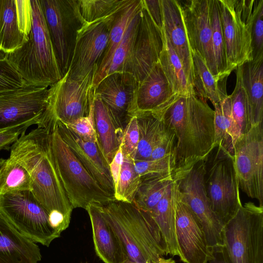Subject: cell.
<instances>
[{
	"label": "cell",
	"instance_id": "obj_12",
	"mask_svg": "<svg viewBox=\"0 0 263 263\" xmlns=\"http://www.w3.org/2000/svg\"><path fill=\"white\" fill-rule=\"evenodd\" d=\"M63 75L68 71L77 33L84 22L77 0H39Z\"/></svg>",
	"mask_w": 263,
	"mask_h": 263
},
{
	"label": "cell",
	"instance_id": "obj_40",
	"mask_svg": "<svg viewBox=\"0 0 263 263\" xmlns=\"http://www.w3.org/2000/svg\"><path fill=\"white\" fill-rule=\"evenodd\" d=\"M141 10L129 23L121 42L113 54L104 77L115 72H124L139 23Z\"/></svg>",
	"mask_w": 263,
	"mask_h": 263
},
{
	"label": "cell",
	"instance_id": "obj_55",
	"mask_svg": "<svg viewBox=\"0 0 263 263\" xmlns=\"http://www.w3.org/2000/svg\"><path fill=\"white\" fill-rule=\"evenodd\" d=\"M6 160V159H5L4 158H0V170L2 167L3 165L4 164V163H5Z\"/></svg>",
	"mask_w": 263,
	"mask_h": 263
},
{
	"label": "cell",
	"instance_id": "obj_29",
	"mask_svg": "<svg viewBox=\"0 0 263 263\" xmlns=\"http://www.w3.org/2000/svg\"><path fill=\"white\" fill-rule=\"evenodd\" d=\"M191 52L195 95L205 101L209 100L214 106L228 96L226 86L227 79L216 80L201 56L196 52Z\"/></svg>",
	"mask_w": 263,
	"mask_h": 263
},
{
	"label": "cell",
	"instance_id": "obj_43",
	"mask_svg": "<svg viewBox=\"0 0 263 263\" xmlns=\"http://www.w3.org/2000/svg\"><path fill=\"white\" fill-rule=\"evenodd\" d=\"M26 85V81L6 57L0 60V92L17 89Z\"/></svg>",
	"mask_w": 263,
	"mask_h": 263
},
{
	"label": "cell",
	"instance_id": "obj_30",
	"mask_svg": "<svg viewBox=\"0 0 263 263\" xmlns=\"http://www.w3.org/2000/svg\"><path fill=\"white\" fill-rule=\"evenodd\" d=\"M27 40L20 28L15 0H0V50L11 53Z\"/></svg>",
	"mask_w": 263,
	"mask_h": 263
},
{
	"label": "cell",
	"instance_id": "obj_31",
	"mask_svg": "<svg viewBox=\"0 0 263 263\" xmlns=\"http://www.w3.org/2000/svg\"><path fill=\"white\" fill-rule=\"evenodd\" d=\"M137 117L139 140L134 161L149 160L152 151L163 135L166 125L161 118L152 113H144Z\"/></svg>",
	"mask_w": 263,
	"mask_h": 263
},
{
	"label": "cell",
	"instance_id": "obj_46",
	"mask_svg": "<svg viewBox=\"0 0 263 263\" xmlns=\"http://www.w3.org/2000/svg\"><path fill=\"white\" fill-rule=\"evenodd\" d=\"M166 126L165 131L160 141L154 147L149 160H155L165 158L175 160V135L170 127L167 125Z\"/></svg>",
	"mask_w": 263,
	"mask_h": 263
},
{
	"label": "cell",
	"instance_id": "obj_39",
	"mask_svg": "<svg viewBox=\"0 0 263 263\" xmlns=\"http://www.w3.org/2000/svg\"><path fill=\"white\" fill-rule=\"evenodd\" d=\"M141 182V178L135 168L134 161L123 157L119 178L115 186V200L133 203Z\"/></svg>",
	"mask_w": 263,
	"mask_h": 263
},
{
	"label": "cell",
	"instance_id": "obj_9",
	"mask_svg": "<svg viewBox=\"0 0 263 263\" xmlns=\"http://www.w3.org/2000/svg\"><path fill=\"white\" fill-rule=\"evenodd\" d=\"M0 215L34 242L48 247L52 240L60 237L50 226L48 213L30 191L1 194Z\"/></svg>",
	"mask_w": 263,
	"mask_h": 263
},
{
	"label": "cell",
	"instance_id": "obj_1",
	"mask_svg": "<svg viewBox=\"0 0 263 263\" xmlns=\"http://www.w3.org/2000/svg\"><path fill=\"white\" fill-rule=\"evenodd\" d=\"M9 158L22 166L31 180V193L48 214L51 227L60 234L69 226L73 209L54 162L48 126L23 133L10 148Z\"/></svg>",
	"mask_w": 263,
	"mask_h": 263
},
{
	"label": "cell",
	"instance_id": "obj_10",
	"mask_svg": "<svg viewBox=\"0 0 263 263\" xmlns=\"http://www.w3.org/2000/svg\"><path fill=\"white\" fill-rule=\"evenodd\" d=\"M95 69L80 80L70 79L67 72L49 86L47 106L37 126L50 121L66 123L87 116L95 97Z\"/></svg>",
	"mask_w": 263,
	"mask_h": 263
},
{
	"label": "cell",
	"instance_id": "obj_52",
	"mask_svg": "<svg viewBox=\"0 0 263 263\" xmlns=\"http://www.w3.org/2000/svg\"><path fill=\"white\" fill-rule=\"evenodd\" d=\"M157 263H175V260L172 258H165L163 257L159 259Z\"/></svg>",
	"mask_w": 263,
	"mask_h": 263
},
{
	"label": "cell",
	"instance_id": "obj_27",
	"mask_svg": "<svg viewBox=\"0 0 263 263\" xmlns=\"http://www.w3.org/2000/svg\"><path fill=\"white\" fill-rule=\"evenodd\" d=\"M142 7V0H133L116 17L110 30L107 48L94 75V88L104 78L113 54L121 42L129 23Z\"/></svg>",
	"mask_w": 263,
	"mask_h": 263
},
{
	"label": "cell",
	"instance_id": "obj_18",
	"mask_svg": "<svg viewBox=\"0 0 263 263\" xmlns=\"http://www.w3.org/2000/svg\"><path fill=\"white\" fill-rule=\"evenodd\" d=\"M177 96L158 62L144 79L138 83L128 109L127 120L131 117L144 113L160 117Z\"/></svg>",
	"mask_w": 263,
	"mask_h": 263
},
{
	"label": "cell",
	"instance_id": "obj_28",
	"mask_svg": "<svg viewBox=\"0 0 263 263\" xmlns=\"http://www.w3.org/2000/svg\"><path fill=\"white\" fill-rule=\"evenodd\" d=\"M177 186L174 179L158 203L150 212L167 245L168 254L179 256L175 229Z\"/></svg>",
	"mask_w": 263,
	"mask_h": 263
},
{
	"label": "cell",
	"instance_id": "obj_38",
	"mask_svg": "<svg viewBox=\"0 0 263 263\" xmlns=\"http://www.w3.org/2000/svg\"><path fill=\"white\" fill-rule=\"evenodd\" d=\"M23 191H31L30 176L22 166L8 158L0 170V195Z\"/></svg>",
	"mask_w": 263,
	"mask_h": 263
},
{
	"label": "cell",
	"instance_id": "obj_2",
	"mask_svg": "<svg viewBox=\"0 0 263 263\" xmlns=\"http://www.w3.org/2000/svg\"><path fill=\"white\" fill-rule=\"evenodd\" d=\"M160 118L175 135V171L204 159L215 146L214 110L196 95L178 96Z\"/></svg>",
	"mask_w": 263,
	"mask_h": 263
},
{
	"label": "cell",
	"instance_id": "obj_44",
	"mask_svg": "<svg viewBox=\"0 0 263 263\" xmlns=\"http://www.w3.org/2000/svg\"><path fill=\"white\" fill-rule=\"evenodd\" d=\"M139 140V132L136 116L130 117L124 129L121 147L123 156L134 161Z\"/></svg>",
	"mask_w": 263,
	"mask_h": 263
},
{
	"label": "cell",
	"instance_id": "obj_37",
	"mask_svg": "<svg viewBox=\"0 0 263 263\" xmlns=\"http://www.w3.org/2000/svg\"><path fill=\"white\" fill-rule=\"evenodd\" d=\"M214 107V144L221 146L232 156L234 146L230 135L231 124L230 95H228Z\"/></svg>",
	"mask_w": 263,
	"mask_h": 263
},
{
	"label": "cell",
	"instance_id": "obj_20",
	"mask_svg": "<svg viewBox=\"0 0 263 263\" xmlns=\"http://www.w3.org/2000/svg\"><path fill=\"white\" fill-rule=\"evenodd\" d=\"M54 121L62 138L86 170L104 190L114 197L115 185L109 164L98 143L84 140L61 122Z\"/></svg>",
	"mask_w": 263,
	"mask_h": 263
},
{
	"label": "cell",
	"instance_id": "obj_14",
	"mask_svg": "<svg viewBox=\"0 0 263 263\" xmlns=\"http://www.w3.org/2000/svg\"><path fill=\"white\" fill-rule=\"evenodd\" d=\"M49 87L26 85L0 92V132L41 122L46 109Z\"/></svg>",
	"mask_w": 263,
	"mask_h": 263
},
{
	"label": "cell",
	"instance_id": "obj_8",
	"mask_svg": "<svg viewBox=\"0 0 263 263\" xmlns=\"http://www.w3.org/2000/svg\"><path fill=\"white\" fill-rule=\"evenodd\" d=\"M204 159L174 172L179 196L201 224L209 248L223 245L224 224L212 211L204 184Z\"/></svg>",
	"mask_w": 263,
	"mask_h": 263
},
{
	"label": "cell",
	"instance_id": "obj_24",
	"mask_svg": "<svg viewBox=\"0 0 263 263\" xmlns=\"http://www.w3.org/2000/svg\"><path fill=\"white\" fill-rule=\"evenodd\" d=\"M41 258L38 246L0 215V263H37Z\"/></svg>",
	"mask_w": 263,
	"mask_h": 263
},
{
	"label": "cell",
	"instance_id": "obj_56",
	"mask_svg": "<svg viewBox=\"0 0 263 263\" xmlns=\"http://www.w3.org/2000/svg\"><path fill=\"white\" fill-rule=\"evenodd\" d=\"M81 263H87V262H81Z\"/></svg>",
	"mask_w": 263,
	"mask_h": 263
},
{
	"label": "cell",
	"instance_id": "obj_49",
	"mask_svg": "<svg viewBox=\"0 0 263 263\" xmlns=\"http://www.w3.org/2000/svg\"><path fill=\"white\" fill-rule=\"evenodd\" d=\"M143 3L153 22L164 33L161 1L143 0Z\"/></svg>",
	"mask_w": 263,
	"mask_h": 263
},
{
	"label": "cell",
	"instance_id": "obj_16",
	"mask_svg": "<svg viewBox=\"0 0 263 263\" xmlns=\"http://www.w3.org/2000/svg\"><path fill=\"white\" fill-rule=\"evenodd\" d=\"M164 44V33L153 22L143 3L124 72L131 74L138 83L141 82L159 62Z\"/></svg>",
	"mask_w": 263,
	"mask_h": 263
},
{
	"label": "cell",
	"instance_id": "obj_53",
	"mask_svg": "<svg viewBox=\"0 0 263 263\" xmlns=\"http://www.w3.org/2000/svg\"><path fill=\"white\" fill-rule=\"evenodd\" d=\"M122 263H151V262L136 261H134V260H130L127 258Z\"/></svg>",
	"mask_w": 263,
	"mask_h": 263
},
{
	"label": "cell",
	"instance_id": "obj_51",
	"mask_svg": "<svg viewBox=\"0 0 263 263\" xmlns=\"http://www.w3.org/2000/svg\"><path fill=\"white\" fill-rule=\"evenodd\" d=\"M123 159L122 149L121 145L112 161L109 164L110 173L115 186L119 178L122 165Z\"/></svg>",
	"mask_w": 263,
	"mask_h": 263
},
{
	"label": "cell",
	"instance_id": "obj_33",
	"mask_svg": "<svg viewBox=\"0 0 263 263\" xmlns=\"http://www.w3.org/2000/svg\"><path fill=\"white\" fill-rule=\"evenodd\" d=\"M174 173L141 179V182L133 203L138 208L151 212L174 180Z\"/></svg>",
	"mask_w": 263,
	"mask_h": 263
},
{
	"label": "cell",
	"instance_id": "obj_41",
	"mask_svg": "<svg viewBox=\"0 0 263 263\" xmlns=\"http://www.w3.org/2000/svg\"><path fill=\"white\" fill-rule=\"evenodd\" d=\"M263 0H254L249 22L252 60L263 58Z\"/></svg>",
	"mask_w": 263,
	"mask_h": 263
},
{
	"label": "cell",
	"instance_id": "obj_36",
	"mask_svg": "<svg viewBox=\"0 0 263 263\" xmlns=\"http://www.w3.org/2000/svg\"><path fill=\"white\" fill-rule=\"evenodd\" d=\"M212 41L218 80L227 79V65L219 5L217 0H210Z\"/></svg>",
	"mask_w": 263,
	"mask_h": 263
},
{
	"label": "cell",
	"instance_id": "obj_5",
	"mask_svg": "<svg viewBox=\"0 0 263 263\" xmlns=\"http://www.w3.org/2000/svg\"><path fill=\"white\" fill-rule=\"evenodd\" d=\"M46 126L50 130L55 168L73 208L86 210L90 204L103 206L116 200L96 182L63 140L55 121H51Z\"/></svg>",
	"mask_w": 263,
	"mask_h": 263
},
{
	"label": "cell",
	"instance_id": "obj_19",
	"mask_svg": "<svg viewBox=\"0 0 263 263\" xmlns=\"http://www.w3.org/2000/svg\"><path fill=\"white\" fill-rule=\"evenodd\" d=\"M175 229L180 260L184 263H205L210 255L205 234L196 217L181 200L177 189Z\"/></svg>",
	"mask_w": 263,
	"mask_h": 263
},
{
	"label": "cell",
	"instance_id": "obj_35",
	"mask_svg": "<svg viewBox=\"0 0 263 263\" xmlns=\"http://www.w3.org/2000/svg\"><path fill=\"white\" fill-rule=\"evenodd\" d=\"M133 0H77L84 23H90L117 15Z\"/></svg>",
	"mask_w": 263,
	"mask_h": 263
},
{
	"label": "cell",
	"instance_id": "obj_32",
	"mask_svg": "<svg viewBox=\"0 0 263 263\" xmlns=\"http://www.w3.org/2000/svg\"><path fill=\"white\" fill-rule=\"evenodd\" d=\"M165 44L159 63L173 91L178 96L196 95L190 85L181 61L164 35Z\"/></svg>",
	"mask_w": 263,
	"mask_h": 263
},
{
	"label": "cell",
	"instance_id": "obj_21",
	"mask_svg": "<svg viewBox=\"0 0 263 263\" xmlns=\"http://www.w3.org/2000/svg\"><path fill=\"white\" fill-rule=\"evenodd\" d=\"M137 84L131 74L115 72L104 77L95 88V95L107 107L117 123L123 130Z\"/></svg>",
	"mask_w": 263,
	"mask_h": 263
},
{
	"label": "cell",
	"instance_id": "obj_17",
	"mask_svg": "<svg viewBox=\"0 0 263 263\" xmlns=\"http://www.w3.org/2000/svg\"><path fill=\"white\" fill-rule=\"evenodd\" d=\"M178 1L191 52L198 53L216 80L220 81L212 46L210 0Z\"/></svg>",
	"mask_w": 263,
	"mask_h": 263
},
{
	"label": "cell",
	"instance_id": "obj_54",
	"mask_svg": "<svg viewBox=\"0 0 263 263\" xmlns=\"http://www.w3.org/2000/svg\"><path fill=\"white\" fill-rule=\"evenodd\" d=\"M6 54V53L0 50V60L5 59Z\"/></svg>",
	"mask_w": 263,
	"mask_h": 263
},
{
	"label": "cell",
	"instance_id": "obj_15",
	"mask_svg": "<svg viewBox=\"0 0 263 263\" xmlns=\"http://www.w3.org/2000/svg\"><path fill=\"white\" fill-rule=\"evenodd\" d=\"M119 14L90 23H84L77 36L67 72L73 80L84 78L95 72L107 48L110 30Z\"/></svg>",
	"mask_w": 263,
	"mask_h": 263
},
{
	"label": "cell",
	"instance_id": "obj_34",
	"mask_svg": "<svg viewBox=\"0 0 263 263\" xmlns=\"http://www.w3.org/2000/svg\"><path fill=\"white\" fill-rule=\"evenodd\" d=\"M236 80L231 99V124L230 135L233 146L241 135L250 130L248 124L247 103L245 93L241 82L238 69H235Z\"/></svg>",
	"mask_w": 263,
	"mask_h": 263
},
{
	"label": "cell",
	"instance_id": "obj_6",
	"mask_svg": "<svg viewBox=\"0 0 263 263\" xmlns=\"http://www.w3.org/2000/svg\"><path fill=\"white\" fill-rule=\"evenodd\" d=\"M204 184L213 212L225 224L242 203L232 156L215 145L204 159Z\"/></svg>",
	"mask_w": 263,
	"mask_h": 263
},
{
	"label": "cell",
	"instance_id": "obj_50",
	"mask_svg": "<svg viewBox=\"0 0 263 263\" xmlns=\"http://www.w3.org/2000/svg\"><path fill=\"white\" fill-rule=\"evenodd\" d=\"M210 255L205 263H231L224 246L209 248Z\"/></svg>",
	"mask_w": 263,
	"mask_h": 263
},
{
	"label": "cell",
	"instance_id": "obj_22",
	"mask_svg": "<svg viewBox=\"0 0 263 263\" xmlns=\"http://www.w3.org/2000/svg\"><path fill=\"white\" fill-rule=\"evenodd\" d=\"M160 1L164 35L181 61L189 83L194 89L192 55L180 5L176 0Z\"/></svg>",
	"mask_w": 263,
	"mask_h": 263
},
{
	"label": "cell",
	"instance_id": "obj_25",
	"mask_svg": "<svg viewBox=\"0 0 263 263\" xmlns=\"http://www.w3.org/2000/svg\"><path fill=\"white\" fill-rule=\"evenodd\" d=\"M237 68L247 100L250 129L262 123L263 58L247 61Z\"/></svg>",
	"mask_w": 263,
	"mask_h": 263
},
{
	"label": "cell",
	"instance_id": "obj_48",
	"mask_svg": "<svg viewBox=\"0 0 263 263\" xmlns=\"http://www.w3.org/2000/svg\"><path fill=\"white\" fill-rule=\"evenodd\" d=\"M30 125L26 124L10 128L0 132V151L10 150L14 143L23 133H26Z\"/></svg>",
	"mask_w": 263,
	"mask_h": 263
},
{
	"label": "cell",
	"instance_id": "obj_4",
	"mask_svg": "<svg viewBox=\"0 0 263 263\" xmlns=\"http://www.w3.org/2000/svg\"><path fill=\"white\" fill-rule=\"evenodd\" d=\"M32 24L28 40L6 58L28 85L49 87L61 71L39 0H30Z\"/></svg>",
	"mask_w": 263,
	"mask_h": 263
},
{
	"label": "cell",
	"instance_id": "obj_45",
	"mask_svg": "<svg viewBox=\"0 0 263 263\" xmlns=\"http://www.w3.org/2000/svg\"><path fill=\"white\" fill-rule=\"evenodd\" d=\"M93 105L94 100L87 116L79 118L70 122L63 123L84 140L97 143L94 125Z\"/></svg>",
	"mask_w": 263,
	"mask_h": 263
},
{
	"label": "cell",
	"instance_id": "obj_7",
	"mask_svg": "<svg viewBox=\"0 0 263 263\" xmlns=\"http://www.w3.org/2000/svg\"><path fill=\"white\" fill-rule=\"evenodd\" d=\"M223 235L231 263H263V206L242 204L224 224Z\"/></svg>",
	"mask_w": 263,
	"mask_h": 263
},
{
	"label": "cell",
	"instance_id": "obj_23",
	"mask_svg": "<svg viewBox=\"0 0 263 263\" xmlns=\"http://www.w3.org/2000/svg\"><path fill=\"white\" fill-rule=\"evenodd\" d=\"M92 228L97 255L105 263H122L128 257L119 237L103 217L100 206L89 205L87 209Z\"/></svg>",
	"mask_w": 263,
	"mask_h": 263
},
{
	"label": "cell",
	"instance_id": "obj_11",
	"mask_svg": "<svg viewBox=\"0 0 263 263\" xmlns=\"http://www.w3.org/2000/svg\"><path fill=\"white\" fill-rule=\"evenodd\" d=\"M224 40L229 75L244 63L252 61L249 22L254 0H217Z\"/></svg>",
	"mask_w": 263,
	"mask_h": 263
},
{
	"label": "cell",
	"instance_id": "obj_3",
	"mask_svg": "<svg viewBox=\"0 0 263 263\" xmlns=\"http://www.w3.org/2000/svg\"><path fill=\"white\" fill-rule=\"evenodd\" d=\"M101 213L120 239L128 258L157 263L168 254L159 228L149 213L134 203L112 201L100 206Z\"/></svg>",
	"mask_w": 263,
	"mask_h": 263
},
{
	"label": "cell",
	"instance_id": "obj_13",
	"mask_svg": "<svg viewBox=\"0 0 263 263\" xmlns=\"http://www.w3.org/2000/svg\"><path fill=\"white\" fill-rule=\"evenodd\" d=\"M232 155L239 189L263 206L262 123L236 140Z\"/></svg>",
	"mask_w": 263,
	"mask_h": 263
},
{
	"label": "cell",
	"instance_id": "obj_26",
	"mask_svg": "<svg viewBox=\"0 0 263 263\" xmlns=\"http://www.w3.org/2000/svg\"><path fill=\"white\" fill-rule=\"evenodd\" d=\"M93 118L97 143L109 164L121 144L124 130L118 125L107 107L95 93Z\"/></svg>",
	"mask_w": 263,
	"mask_h": 263
},
{
	"label": "cell",
	"instance_id": "obj_42",
	"mask_svg": "<svg viewBox=\"0 0 263 263\" xmlns=\"http://www.w3.org/2000/svg\"><path fill=\"white\" fill-rule=\"evenodd\" d=\"M134 165L135 170L141 179L174 173L175 170V160L171 158L134 161Z\"/></svg>",
	"mask_w": 263,
	"mask_h": 263
},
{
	"label": "cell",
	"instance_id": "obj_47",
	"mask_svg": "<svg viewBox=\"0 0 263 263\" xmlns=\"http://www.w3.org/2000/svg\"><path fill=\"white\" fill-rule=\"evenodd\" d=\"M16 13L20 28L28 36L31 28L32 10L30 0H15Z\"/></svg>",
	"mask_w": 263,
	"mask_h": 263
}]
</instances>
